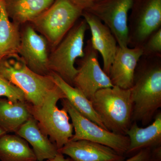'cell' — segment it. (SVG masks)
Masks as SVG:
<instances>
[{
    "instance_id": "29",
    "label": "cell",
    "mask_w": 161,
    "mask_h": 161,
    "mask_svg": "<svg viewBox=\"0 0 161 161\" xmlns=\"http://www.w3.org/2000/svg\"><path fill=\"white\" fill-rule=\"evenodd\" d=\"M94 1H99V0H94Z\"/></svg>"
},
{
    "instance_id": "6",
    "label": "cell",
    "mask_w": 161,
    "mask_h": 161,
    "mask_svg": "<svg viewBox=\"0 0 161 161\" xmlns=\"http://www.w3.org/2000/svg\"><path fill=\"white\" fill-rule=\"evenodd\" d=\"M83 11L69 0H55L47 10L32 22L55 47L82 16Z\"/></svg>"
},
{
    "instance_id": "18",
    "label": "cell",
    "mask_w": 161,
    "mask_h": 161,
    "mask_svg": "<svg viewBox=\"0 0 161 161\" xmlns=\"http://www.w3.org/2000/svg\"><path fill=\"white\" fill-rule=\"evenodd\" d=\"M55 0H9L6 4L8 16L19 24L32 22L47 10ZM5 2V1H4Z\"/></svg>"
},
{
    "instance_id": "26",
    "label": "cell",
    "mask_w": 161,
    "mask_h": 161,
    "mask_svg": "<svg viewBox=\"0 0 161 161\" xmlns=\"http://www.w3.org/2000/svg\"><path fill=\"white\" fill-rule=\"evenodd\" d=\"M151 161H161V146L151 148Z\"/></svg>"
},
{
    "instance_id": "20",
    "label": "cell",
    "mask_w": 161,
    "mask_h": 161,
    "mask_svg": "<svg viewBox=\"0 0 161 161\" xmlns=\"http://www.w3.org/2000/svg\"><path fill=\"white\" fill-rule=\"evenodd\" d=\"M31 116L27 102L0 98V127L6 133L15 132Z\"/></svg>"
},
{
    "instance_id": "2",
    "label": "cell",
    "mask_w": 161,
    "mask_h": 161,
    "mask_svg": "<svg viewBox=\"0 0 161 161\" xmlns=\"http://www.w3.org/2000/svg\"><path fill=\"white\" fill-rule=\"evenodd\" d=\"M91 101L107 130L125 135L132 121L133 102L130 89L117 86L101 89Z\"/></svg>"
},
{
    "instance_id": "1",
    "label": "cell",
    "mask_w": 161,
    "mask_h": 161,
    "mask_svg": "<svg viewBox=\"0 0 161 161\" xmlns=\"http://www.w3.org/2000/svg\"><path fill=\"white\" fill-rule=\"evenodd\" d=\"M130 89L132 121L148 124L161 107V57L142 56Z\"/></svg>"
},
{
    "instance_id": "28",
    "label": "cell",
    "mask_w": 161,
    "mask_h": 161,
    "mask_svg": "<svg viewBox=\"0 0 161 161\" xmlns=\"http://www.w3.org/2000/svg\"><path fill=\"white\" fill-rule=\"evenodd\" d=\"M6 133H6V131L0 127V137H1V136H3V135L6 134Z\"/></svg>"
},
{
    "instance_id": "21",
    "label": "cell",
    "mask_w": 161,
    "mask_h": 161,
    "mask_svg": "<svg viewBox=\"0 0 161 161\" xmlns=\"http://www.w3.org/2000/svg\"><path fill=\"white\" fill-rule=\"evenodd\" d=\"M1 161H37L32 149L24 139L6 134L0 137Z\"/></svg>"
},
{
    "instance_id": "13",
    "label": "cell",
    "mask_w": 161,
    "mask_h": 161,
    "mask_svg": "<svg viewBox=\"0 0 161 161\" xmlns=\"http://www.w3.org/2000/svg\"><path fill=\"white\" fill-rule=\"evenodd\" d=\"M82 17L91 30L92 46L103 58V69L108 75L118 45L116 39L109 28L92 14L83 10Z\"/></svg>"
},
{
    "instance_id": "14",
    "label": "cell",
    "mask_w": 161,
    "mask_h": 161,
    "mask_svg": "<svg viewBox=\"0 0 161 161\" xmlns=\"http://www.w3.org/2000/svg\"><path fill=\"white\" fill-rule=\"evenodd\" d=\"M58 152L69 157L70 161H123L125 155L110 147L91 141H69Z\"/></svg>"
},
{
    "instance_id": "17",
    "label": "cell",
    "mask_w": 161,
    "mask_h": 161,
    "mask_svg": "<svg viewBox=\"0 0 161 161\" xmlns=\"http://www.w3.org/2000/svg\"><path fill=\"white\" fill-rule=\"evenodd\" d=\"M49 75L55 84L63 92L65 99L69 102L75 109L99 126L108 130L94 109L92 101L89 100L80 90L68 83L55 72H51Z\"/></svg>"
},
{
    "instance_id": "12",
    "label": "cell",
    "mask_w": 161,
    "mask_h": 161,
    "mask_svg": "<svg viewBox=\"0 0 161 161\" xmlns=\"http://www.w3.org/2000/svg\"><path fill=\"white\" fill-rule=\"evenodd\" d=\"M142 56L141 47L118 45L108 76L114 86L130 89L133 86L136 69Z\"/></svg>"
},
{
    "instance_id": "11",
    "label": "cell",
    "mask_w": 161,
    "mask_h": 161,
    "mask_svg": "<svg viewBox=\"0 0 161 161\" xmlns=\"http://www.w3.org/2000/svg\"><path fill=\"white\" fill-rule=\"evenodd\" d=\"M18 54L33 71L40 75H49L47 40L32 26H27L21 36Z\"/></svg>"
},
{
    "instance_id": "3",
    "label": "cell",
    "mask_w": 161,
    "mask_h": 161,
    "mask_svg": "<svg viewBox=\"0 0 161 161\" xmlns=\"http://www.w3.org/2000/svg\"><path fill=\"white\" fill-rule=\"evenodd\" d=\"M0 75L22 90L26 101L35 107L41 105L47 95L57 86L50 75L33 71L18 54L0 60Z\"/></svg>"
},
{
    "instance_id": "27",
    "label": "cell",
    "mask_w": 161,
    "mask_h": 161,
    "mask_svg": "<svg viewBox=\"0 0 161 161\" xmlns=\"http://www.w3.org/2000/svg\"><path fill=\"white\" fill-rule=\"evenodd\" d=\"M49 161H70V160L69 158H65L63 154L59 152L55 158Z\"/></svg>"
},
{
    "instance_id": "16",
    "label": "cell",
    "mask_w": 161,
    "mask_h": 161,
    "mask_svg": "<svg viewBox=\"0 0 161 161\" xmlns=\"http://www.w3.org/2000/svg\"><path fill=\"white\" fill-rule=\"evenodd\" d=\"M130 145L126 154L133 155L140 150L161 145V112H158L152 124L146 128L138 126L136 122L131 124L126 132Z\"/></svg>"
},
{
    "instance_id": "4",
    "label": "cell",
    "mask_w": 161,
    "mask_h": 161,
    "mask_svg": "<svg viewBox=\"0 0 161 161\" xmlns=\"http://www.w3.org/2000/svg\"><path fill=\"white\" fill-rule=\"evenodd\" d=\"M64 98V94L57 86L47 95L39 106H33L27 103L31 114L37 122L40 130L49 136L50 140L56 145L58 150L70 140L74 134V127L69 123L66 110L64 107L60 109L57 106L58 101Z\"/></svg>"
},
{
    "instance_id": "23",
    "label": "cell",
    "mask_w": 161,
    "mask_h": 161,
    "mask_svg": "<svg viewBox=\"0 0 161 161\" xmlns=\"http://www.w3.org/2000/svg\"><path fill=\"white\" fill-rule=\"evenodd\" d=\"M141 48L142 56L161 57V27L150 35Z\"/></svg>"
},
{
    "instance_id": "8",
    "label": "cell",
    "mask_w": 161,
    "mask_h": 161,
    "mask_svg": "<svg viewBox=\"0 0 161 161\" xmlns=\"http://www.w3.org/2000/svg\"><path fill=\"white\" fill-rule=\"evenodd\" d=\"M62 100L63 107L71 119L75 130V134L69 141H91L110 147L122 155L126 154L130 145L127 135L114 133L103 129L81 115L67 99L64 98Z\"/></svg>"
},
{
    "instance_id": "25",
    "label": "cell",
    "mask_w": 161,
    "mask_h": 161,
    "mask_svg": "<svg viewBox=\"0 0 161 161\" xmlns=\"http://www.w3.org/2000/svg\"><path fill=\"white\" fill-rule=\"evenodd\" d=\"M76 6L85 10L89 9L93 5L94 0H69Z\"/></svg>"
},
{
    "instance_id": "30",
    "label": "cell",
    "mask_w": 161,
    "mask_h": 161,
    "mask_svg": "<svg viewBox=\"0 0 161 161\" xmlns=\"http://www.w3.org/2000/svg\"><path fill=\"white\" fill-rule=\"evenodd\" d=\"M49 161V160H45V161Z\"/></svg>"
},
{
    "instance_id": "9",
    "label": "cell",
    "mask_w": 161,
    "mask_h": 161,
    "mask_svg": "<svg viewBox=\"0 0 161 161\" xmlns=\"http://www.w3.org/2000/svg\"><path fill=\"white\" fill-rule=\"evenodd\" d=\"M84 54L78 60V72L73 86L92 101L96 92L114 86L109 76L102 69L98 60V52L92 46L91 39L87 41Z\"/></svg>"
},
{
    "instance_id": "24",
    "label": "cell",
    "mask_w": 161,
    "mask_h": 161,
    "mask_svg": "<svg viewBox=\"0 0 161 161\" xmlns=\"http://www.w3.org/2000/svg\"><path fill=\"white\" fill-rule=\"evenodd\" d=\"M123 161H151V148L140 150L130 158Z\"/></svg>"
},
{
    "instance_id": "19",
    "label": "cell",
    "mask_w": 161,
    "mask_h": 161,
    "mask_svg": "<svg viewBox=\"0 0 161 161\" xmlns=\"http://www.w3.org/2000/svg\"><path fill=\"white\" fill-rule=\"evenodd\" d=\"M20 41L19 24L9 21L4 0H0V60L18 54Z\"/></svg>"
},
{
    "instance_id": "10",
    "label": "cell",
    "mask_w": 161,
    "mask_h": 161,
    "mask_svg": "<svg viewBox=\"0 0 161 161\" xmlns=\"http://www.w3.org/2000/svg\"><path fill=\"white\" fill-rule=\"evenodd\" d=\"M133 0H99L86 11L99 19L111 31L120 47H128V17Z\"/></svg>"
},
{
    "instance_id": "7",
    "label": "cell",
    "mask_w": 161,
    "mask_h": 161,
    "mask_svg": "<svg viewBox=\"0 0 161 161\" xmlns=\"http://www.w3.org/2000/svg\"><path fill=\"white\" fill-rule=\"evenodd\" d=\"M128 17V47H142L161 27V0H133Z\"/></svg>"
},
{
    "instance_id": "5",
    "label": "cell",
    "mask_w": 161,
    "mask_h": 161,
    "mask_svg": "<svg viewBox=\"0 0 161 161\" xmlns=\"http://www.w3.org/2000/svg\"><path fill=\"white\" fill-rule=\"evenodd\" d=\"M88 28L84 19L78 20L49 56L50 71L58 74L71 86L78 72L75 62L84 54L85 36Z\"/></svg>"
},
{
    "instance_id": "15",
    "label": "cell",
    "mask_w": 161,
    "mask_h": 161,
    "mask_svg": "<svg viewBox=\"0 0 161 161\" xmlns=\"http://www.w3.org/2000/svg\"><path fill=\"white\" fill-rule=\"evenodd\" d=\"M15 132L31 145L37 161L49 160L59 153L56 145L40 130L37 122L32 116Z\"/></svg>"
},
{
    "instance_id": "22",
    "label": "cell",
    "mask_w": 161,
    "mask_h": 161,
    "mask_svg": "<svg viewBox=\"0 0 161 161\" xmlns=\"http://www.w3.org/2000/svg\"><path fill=\"white\" fill-rule=\"evenodd\" d=\"M6 97L13 102L26 101L22 90L0 75V97Z\"/></svg>"
}]
</instances>
